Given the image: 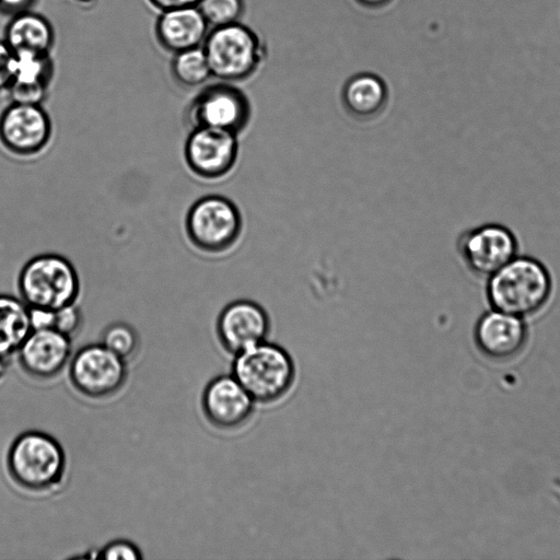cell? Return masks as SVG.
<instances>
[{
	"label": "cell",
	"mask_w": 560,
	"mask_h": 560,
	"mask_svg": "<svg viewBox=\"0 0 560 560\" xmlns=\"http://www.w3.org/2000/svg\"><path fill=\"white\" fill-rule=\"evenodd\" d=\"M486 280L491 308L523 318L540 312L553 291L550 271L530 256L516 255Z\"/></svg>",
	"instance_id": "1"
},
{
	"label": "cell",
	"mask_w": 560,
	"mask_h": 560,
	"mask_svg": "<svg viewBox=\"0 0 560 560\" xmlns=\"http://www.w3.org/2000/svg\"><path fill=\"white\" fill-rule=\"evenodd\" d=\"M13 482L31 494L57 490L67 472V456L61 444L46 432L28 430L19 434L7 455Z\"/></svg>",
	"instance_id": "2"
},
{
	"label": "cell",
	"mask_w": 560,
	"mask_h": 560,
	"mask_svg": "<svg viewBox=\"0 0 560 560\" xmlns=\"http://www.w3.org/2000/svg\"><path fill=\"white\" fill-rule=\"evenodd\" d=\"M234 355L232 375L255 401L275 402L291 389L295 366L282 347L265 340Z\"/></svg>",
	"instance_id": "3"
},
{
	"label": "cell",
	"mask_w": 560,
	"mask_h": 560,
	"mask_svg": "<svg viewBox=\"0 0 560 560\" xmlns=\"http://www.w3.org/2000/svg\"><path fill=\"white\" fill-rule=\"evenodd\" d=\"M18 287L21 299L30 308L50 311L75 303L81 288L71 261L52 253L31 258L20 271Z\"/></svg>",
	"instance_id": "4"
},
{
	"label": "cell",
	"mask_w": 560,
	"mask_h": 560,
	"mask_svg": "<svg viewBox=\"0 0 560 560\" xmlns=\"http://www.w3.org/2000/svg\"><path fill=\"white\" fill-rule=\"evenodd\" d=\"M211 75L238 81L250 75L261 59L258 36L238 22L211 27L202 44Z\"/></svg>",
	"instance_id": "5"
},
{
	"label": "cell",
	"mask_w": 560,
	"mask_h": 560,
	"mask_svg": "<svg viewBox=\"0 0 560 560\" xmlns=\"http://www.w3.org/2000/svg\"><path fill=\"white\" fill-rule=\"evenodd\" d=\"M185 230L190 243L203 253L219 254L230 249L242 232L237 207L220 195H208L188 209Z\"/></svg>",
	"instance_id": "6"
},
{
	"label": "cell",
	"mask_w": 560,
	"mask_h": 560,
	"mask_svg": "<svg viewBox=\"0 0 560 560\" xmlns=\"http://www.w3.org/2000/svg\"><path fill=\"white\" fill-rule=\"evenodd\" d=\"M68 368L73 388L93 400L113 397L128 378L127 361L101 342L81 347L72 354Z\"/></svg>",
	"instance_id": "7"
},
{
	"label": "cell",
	"mask_w": 560,
	"mask_h": 560,
	"mask_svg": "<svg viewBox=\"0 0 560 560\" xmlns=\"http://www.w3.org/2000/svg\"><path fill=\"white\" fill-rule=\"evenodd\" d=\"M457 252L476 277L488 279L518 255V241L508 226L487 223L464 231L456 243Z\"/></svg>",
	"instance_id": "8"
},
{
	"label": "cell",
	"mask_w": 560,
	"mask_h": 560,
	"mask_svg": "<svg viewBox=\"0 0 560 560\" xmlns=\"http://www.w3.org/2000/svg\"><path fill=\"white\" fill-rule=\"evenodd\" d=\"M189 129L210 127L235 135L247 126L250 107L246 96L236 88L213 84L202 89L189 103L186 110Z\"/></svg>",
	"instance_id": "9"
},
{
	"label": "cell",
	"mask_w": 560,
	"mask_h": 560,
	"mask_svg": "<svg viewBox=\"0 0 560 560\" xmlns=\"http://www.w3.org/2000/svg\"><path fill=\"white\" fill-rule=\"evenodd\" d=\"M236 136L218 128H191L184 145L187 167L202 179L214 180L224 177L231 172L237 159Z\"/></svg>",
	"instance_id": "10"
},
{
	"label": "cell",
	"mask_w": 560,
	"mask_h": 560,
	"mask_svg": "<svg viewBox=\"0 0 560 560\" xmlns=\"http://www.w3.org/2000/svg\"><path fill=\"white\" fill-rule=\"evenodd\" d=\"M51 136L52 122L43 105L12 102L0 116V140L18 156L40 154Z\"/></svg>",
	"instance_id": "11"
},
{
	"label": "cell",
	"mask_w": 560,
	"mask_h": 560,
	"mask_svg": "<svg viewBox=\"0 0 560 560\" xmlns=\"http://www.w3.org/2000/svg\"><path fill=\"white\" fill-rule=\"evenodd\" d=\"M71 340L54 328L33 329L16 352L21 369L38 381L56 377L70 362Z\"/></svg>",
	"instance_id": "12"
},
{
	"label": "cell",
	"mask_w": 560,
	"mask_h": 560,
	"mask_svg": "<svg viewBox=\"0 0 560 560\" xmlns=\"http://www.w3.org/2000/svg\"><path fill=\"white\" fill-rule=\"evenodd\" d=\"M254 402L233 375L213 377L201 396L205 417L221 430H234L244 425L253 415Z\"/></svg>",
	"instance_id": "13"
},
{
	"label": "cell",
	"mask_w": 560,
	"mask_h": 560,
	"mask_svg": "<svg viewBox=\"0 0 560 560\" xmlns=\"http://www.w3.org/2000/svg\"><path fill=\"white\" fill-rule=\"evenodd\" d=\"M270 323L256 302L237 300L228 304L217 320V335L223 348L236 354L266 340Z\"/></svg>",
	"instance_id": "14"
},
{
	"label": "cell",
	"mask_w": 560,
	"mask_h": 560,
	"mask_svg": "<svg viewBox=\"0 0 560 560\" xmlns=\"http://www.w3.org/2000/svg\"><path fill=\"white\" fill-rule=\"evenodd\" d=\"M527 339L523 317L492 308L478 319L475 340L480 351L491 359L505 360L517 354Z\"/></svg>",
	"instance_id": "15"
},
{
	"label": "cell",
	"mask_w": 560,
	"mask_h": 560,
	"mask_svg": "<svg viewBox=\"0 0 560 560\" xmlns=\"http://www.w3.org/2000/svg\"><path fill=\"white\" fill-rule=\"evenodd\" d=\"M209 27L197 5L178 7L159 12L154 34L164 50L176 54L202 46Z\"/></svg>",
	"instance_id": "16"
},
{
	"label": "cell",
	"mask_w": 560,
	"mask_h": 560,
	"mask_svg": "<svg viewBox=\"0 0 560 560\" xmlns=\"http://www.w3.org/2000/svg\"><path fill=\"white\" fill-rule=\"evenodd\" d=\"M2 39L13 52L50 54L55 44V30L43 14L26 10L10 16Z\"/></svg>",
	"instance_id": "17"
},
{
	"label": "cell",
	"mask_w": 560,
	"mask_h": 560,
	"mask_svg": "<svg viewBox=\"0 0 560 560\" xmlns=\"http://www.w3.org/2000/svg\"><path fill=\"white\" fill-rule=\"evenodd\" d=\"M33 330L31 310L20 298L0 294V355L9 359Z\"/></svg>",
	"instance_id": "18"
},
{
	"label": "cell",
	"mask_w": 560,
	"mask_h": 560,
	"mask_svg": "<svg viewBox=\"0 0 560 560\" xmlns=\"http://www.w3.org/2000/svg\"><path fill=\"white\" fill-rule=\"evenodd\" d=\"M342 97L345 106L352 115L359 118H371L384 108L387 90L380 78L360 74L347 83Z\"/></svg>",
	"instance_id": "19"
},
{
	"label": "cell",
	"mask_w": 560,
	"mask_h": 560,
	"mask_svg": "<svg viewBox=\"0 0 560 560\" xmlns=\"http://www.w3.org/2000/svg\"><path fill=\"white\" fill-rule=\"evenodd\" d=\"M171 72L186 88L202 85L212 77L202 46L173 54Z\"/></svg>",
	"instance_id": "20"
},
{
	"label": "cell",
	"mask_w": 560,
	"mask_h": 560,
	"mask_svg": "<svg viewBox=\"0 0 560 560\" xmlns=\"http://www.w3.org/2000/svg\"><path fill=\"white\" fill-rule=\"evenodd\" d=\"M52 77L54 61L50 54L32 51L13 52L11 83L18 82L50 86Z\"/></svg>",
	"instance_id": "21"
},
{
	"label": "cell",
	"mask_w": 560,
	"mask_h": 560,
	"mask_svg": "<svg viewBox=\"0 0 560 560\" xmlns=\"http://www.w3.org/2000/svg\"><path fill=\"white\" fill-rule=\"evenodd\" d=\"M100 342L125 361L132 359L140 347L136 329L121 322L108 325L103 330Z\"/></svg>",
	"instance_id": "22"
},
{
	"label": "cell",
	"mask_w": 560,
	"mask_h": 560,
	"mask_svg": "<svg viewBox=\"0 0 560 560\" xmlns=\"http://www.w3.org/2000/svg\"><path fill=\"white\" fill-rule=\"evenodd\" d=\"M197 8L210 27L238 22L243 10V0H200Z\"/></svg>",
	"instance_id": "23"
},
{
	"label": "cell",
	"mask_w": 560,
	"mask_h": 560,
	"mask_svg": "<svg viewBox=\"0 0 560 560\" xmlns=\"http://www.w3.org/2000/svg\"><path fill=\"white\" fill-rule=\"evenodd\" d=\"M82 324L83 314L77 302L54 311L52 328L71 339L80 331Z\"/></svg>",
	"instance_id": "24"
},
{
	"label": "cell",
	"mask_w": 560,
	"mask_h": 560,
	"mask_svg": "<svg viewBox=\"0 0 560 560\" xmlns=\"http://www.w3.org/2000/svg\"><path fill=\"white\" fill-rule=\"evenodd\" d=\"M143 556L140 549L129 540L117 539L107 542L94 552V559L104 560H140Z\"/></svg>",
	"instance_id": "25"
},
{
	"label": "cell",
	"mask_w": 560,
	"mask_h": 560,
	"mask_svg": "<svg viewBox=\"0 0 560 560\" xmlns=\"http://www.w3.org/2000/svg\"><path fill=\"white\" fill-rule=\"evenodd\" d=\"M7 91L14 103L43 105L48 97L49 86L12 82Z\"/></svg>",
	"instance_id": "26"
},
{
	"label": "cell",
	"mask_w": 560,
	"mask_h": 560,
	"mask_svg": "<svg viewBox=\"0 0 560 560\" xmlns=\"http://www.w3.org/2000/svg\"><path fill=\"white\" fill-rule=\"evenodd\" d=\"M13 51L0 39V92L7 91L12 81Z\"/></svg>",
	"instance_id": "27"
},
{
	"label": "cell",
	"mask_w": 560,
	"mask_h": 560,
	"mask_svg": "<svg viewBox=\"0 0 560 560\" xmlns=\"http://www.w3.org/2000/svg\"><path fill=\"white\" fill-rule=\"evenodd\" d=\"M33 329L52 328L54 311L45 308H30Z\"/></svg>",
	"instance_id": "28"
},
{
	"label": "cell",
	"mask_w": 560,
	"mask_h": 560,
	"mask_svg": "<svg viewBox=\"0 0 560 560\" xmlns=\"http://www.w3.org/2000/svg\"><path fill=\"white\" fill-rule=\"evenodd\" d=\"M35 0H0V13L13 15L19 12L31 10L30 7Z\"/></svg>",
	"instance_id": "29"
},
{
	"label": "cell",
	"mask_w": 560,
	"mask_h": 560,
	"mask_svg": "<svg viewBox=\"0 0 560 560\" xmlns=\"http://www.w3.org/2000/svg\"><path fill=\"white\" fill-rule=\"evenodd\" d=\"M155 10L163 11L178 7L197 5L200 0H147Z\"/></svg>",
	"instance_id": "30"
},
{
	"label": "cell",
	"mask_w": 560,
	"mask_h": 560,
	"mask_svg": "<svg viewBox=\"0 0 560 560\" xmlns=\"http://www.w3.org/2000/svg\"><path fill=\"white\" fill-rule=\"evenodd\" d=\"M358 1L366 7L376 8V7H382V5L386 4L389 0H358Z\"/></svg>",
	"instance_id": "31"
},
{
	"label": "cell",
	"mask_w": 560,
	"mask_h": 560,
	"mask_svg": "<svg viewBox=\"0 0 560 560\" xmlns=\"http://www.w3.org/2000/svg\"><path fill=\"white\" fill-rule=\"evenodd\" d=\"M72 2L81 5V7H91L93 5L97 0H71Z\"/></svg>",
	"instance_id": "32"
},
{
	"label": "cell",
	"mask_w": 560,
	"mask_h": 560,
	"mask_svg": "<svg viewBox=\"0 0 560 560\" xmlns=\"http://www.w3.org/2000/svg\"><path fill=\"white\" fill-rule=\"evenodd\" d=\"M7 359L0 355V380L3 377L7 370Z\"/></svg>",
	"instance_id": "33"
}]
</instances>
